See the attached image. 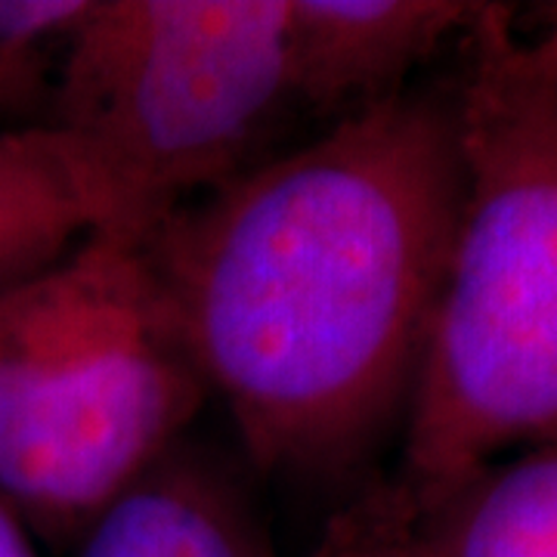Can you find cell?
I'll list each match as a JSON object with an SVG mask.
<instances>
[{"instance_id":"5","label":"cell","mask_w":557,"mask_h":557,"mask_svg":"<svg viewBox=\"0 0 557 557\" xmlns=\"http://www.w3.org/2000/svg\"><path fill=\"white\" fill-rule=\"evenodd\" d=\"M298 115L338 124L409 90L418 65L465 38L486 3L285 0Z\"/></svg>"},{"instance_id":"3","label":"cell","mask_w":557,"mask_h":557,"mask_svg":"<svg viewBox=\"0 0 557 557\" xmlns=\"http://www.w3.org/2000/svg\"><path fill=\"white\" fill-rule=\"evenodd\" d=\"M208 399L143 245L90 233L0 295V496L72 548Z\"/></svg>"},{"instance_id":"7","label":"cell","mask_w":557,"mask_h":557,"mask_svg":"<svg viewBox=\"0 0 557 557\" xmlns=\"http://www.w3.org/2000/svg\"><path fill=\"white\" fill-rule=\"evenodd\" d=\"M106 226L87 159L53 127H0V295Z\"/></svg>"},{"instance_id":"4","label":"cell","mask_w":557,"mask_h":557,"mask_svg":"<svg viewBox=\"0 0 557 557\" xmlns=\"http://www.w3.org/2000/svg\"><path fill=\"white\" fill-rule=\"evenodd\" d=\"M295 115L285 0H87L44 127L90 164L100 233L143 242L270 159Z\"/></svg>"},{"instance_id":"9","label":"cell","mask_w":557,"mask_h":557,"mask_svg":"<svg viewBox=\"0 0 557 557\" xmlns=\"http://www.w3.org/2000/svg\"><path fill=\"white\" fill-rule=\"evenodd\" d=\"M87 0H0V115L44 127Z\"/></svg>"},{"instance_id":"6","label":"cell","mask_w":557,"mask_h":557,"mask_svg":"<svg viewBox=\"0 0 557 557\" xmlns=\"http://www.w3.org/2000/svg\"><path fill=\"white\" fill-rule=\"evenodd\" d=\"M72 557H278L248 483L186 437L69 548Z\"/></svg>"},{"instance_id":"11","label":"cell","mask_w":557,"mask_h":557,"mask_svg":"<svg viewBox=\"0 0 557 557\" xmlns=\"http://www.w3.org/2000/svg\"><path fill=\"white\" fill-rule=\"evenodd\" d=\"M38 539L28 533V527L10 508V502L0 496V557H40L35 548Z\"/></svg>"},{"instance_id":"2","label":"cell","mask_w":557,"mask_h":557,"mask_svg":"<svg viewBox=\"0 0 557 557\" xmlns=\"http://www.w3.org/2000/svg\"><path fill=\"white\" fill-rule=\"evenodd\" d=\"M453 106L461 211L391 480L421 518L557 440V81L511 7L465 35Z\"/></svg>"},{"instance_id":"1","label":"cell","mask_w":557,"mask_h":557,"mask_svg":"<svg viewBox=\"0 0 557 557\" xmlns=\"http://www.w3.org/2000/svg\"><path fill=\"white\" fill-rule=\"evenodd\" d=\"M461 189L453 90L409 87L139 242L255 471L357 478L403 431Z\"/></svg>"},{"instance_id":"12","label":"cell","mask_w":557,"mask_h":557,"mask_svg":"<svg viewBox=\"0 0 557 557\" xmlns=\"http://www.w3.org/2000/svg\"><path fill=\"white\" fill-rule=\"evenodd\" d=\"M536 57L542 65L548 69V75L557 81V3H548L542 13V25H539L536 38H530Z\"/></svg>"},{"instance_id":"8","label":"cell","mask_w":557,"mask_h":557,"mask_svg":"<svg viewBox=\"0 0 557 557\" xmlns=\"http://www.w3.org/2000/svg\"><path fill=\"white\" fill-rule=\"evenodd\" d=\"M424 527L437 557H557V440L483 468Z\"/></svg>"},{"instance_id":"10","label":"cell","mask_w":557,"mask_h":557,"mask_svg":"<svg viewBox=\"0 0 557 557\" xmlns=\"http://www.w3.org/2000/svg\"><path fill=\"white\" fill-rule=\"evenodd\" d=\"M310 557H437V552L424 518L391 480H379L329 518Z\"/></svg>"}]
</instances>
